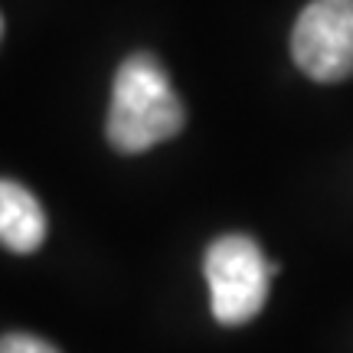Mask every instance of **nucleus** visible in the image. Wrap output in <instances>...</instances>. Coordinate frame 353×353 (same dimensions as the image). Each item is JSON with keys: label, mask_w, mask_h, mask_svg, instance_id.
Wrapping results in <instances>:
<instances>
[{"label": "nucleus", "mask_w": 353, "mask_h": 353, "mask_svg": "<svg viewBox=\"0 0 353 353\" xmlns=\"http://www.w3.org/2000/svg\"><path fill=\"white\" fill-rule=\"evenodd\" d=\"M187 121L183 101L174 92L164 65L151 52H134L118 65L108 108V141L114 151L141 154L176 138Z\"/></svg>", "instance_id": "1"}, {"label": "nucleus", "mask_w": 353, "mask_h": 353, "mask_svg": "<svg viewBox=\"0 0 353 353\" xmlns=\"http://www.w3.org/2000/svg\"><path fill=\"white\" fill-rule=\"evenodd\" d=\"M278 272L275 262H265L259 242L229 232L210 242L203 255V275L210 285V307L223 327H242L262 314L268 301V281Z\"/></svg>", "instance_id": "2"}, {"label": "nucleus", "mask_w": 353, "mask_h": 353, "mask_svg": "<svg viewBox=\"0 0 353 353\" xmlns=\"http://www.w3.org/2000/svg\"><path fill=\"white\" fill-rule=\"evenodd\" d=\"M291 56L314 82L353 76V0H311L291 33Z\"/></svg>", "instance_id": "3"}, {"label": "nucleus", "mask_w": 353, "mask_h": 353, "mask_svg": "<svg viewBox=\"0 0 353 353\" xmlns=\"http://www.w3.org/2000/svg\"><path fill=\"white\" fill-rule=\"evenodd\" d=\"M46 239V213L26 187L0 180V245L30 255Z\"/></svg>", "instance_id": "4"}, {"label": "nucleus", "mask_w": 353, "mask_h": 353, "mask_svg": "<svg viewBox=\"0 0 353 353\" xmlns=\"http://www.w3.org/2000/svg\"><path fill=\"white\" fill-rule=\"evenodd\" d=\"M0 353H59V350L52 343L33 337V334H7V337H0Z\"/></svg>", "instance_id": "5"}, {"label": "nucleus", "mask_w": 353, "mask_h": 353, "mask_svg": "<svg viewBox=\"0 0 353 353\" xmlns=\"http://www.w3.org/2000/svg\"><path fill=\"white\" fill-rule=\"evenodd\" d=\"M0 37H3V20H0Z\"/></svg>", "instance_id": "6"}]
</instances>
